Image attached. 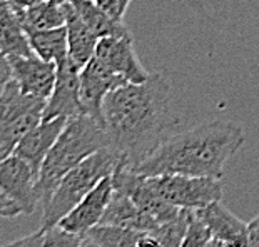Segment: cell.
<instances>
[{
  "label": "cell",
  "instance_id": "d4e9b609",
  "mask_svg": "<svg viewBox=\"0 0 259 247\" xmlns=\"http://www.w3.org/2000/svg\"><path fill=\"white\" fill-rule=\"evenodd\" d=\"M17 216H24V212L19 207L15 201H12L5 192L0 189V217L4 219H14Z\"/></svg>",
  "mask_w": 259,
  "mask_h": 247
},
{
  "label": "cell",
  "instance_id": "7c38bea8",
  "mask_svg": "<svg viewBox=\"0 0 259 247\" xmlns=\"http://www.w3.org/2000/svg\"><path fill=\"white\" fill-rule=\"evenodd\" d=\"M125 84L129 82L92 57L80 70V102L84 112L102 122V104L107 94Z\"/></svg>",
  "mask_w": 259,
  "mask_h": 247
},
{
  "label": "cell",
  "instance_id": "4dcf8cb0",
  "mask_svg": "<svg viewBox=\"0 0 259 247\" xmlns=\"http://www.w3.org/2000/svg\"><path fill=\"white\" fill-rule=\"evenodd\" d=\"M10 2H12L19 10H24V9L32 7V5H37V4L44 2V0H10Z\"/></svg>",
  "mask_w": 259,
  "mask_h": 247
},
{
  "label": "cell",
  "instance_id": "e0dca14e",
  "mask_svg": "<svg viewBox=\"0 0 259 247\" xmlns=\"http://www.w3.org/2000/svg\"><path fill=\"white\" fill-rule=\"evenodd\" d=\"M0 54L4 57L34 54L20 17V10L10 0L0 2Z\"/></svg>",
  "mask_w": 259,
  "mask_h": 247
},
{
  "label": "cell",
  "instance_id": "5b68a950",
  "mask_svg": "<svg viewBox=\"0 0 259 247\" xmlns=\"http://www.w3.org/2000/svg\"><path fill=\"white\" fill-rule=\"evenodd\" d=\"M47 101L24 94L10 79L0 94V161L12 156L24 135L44 119Z\"/></svg>",
  "mask_w": 259,
  "mask_h": 247
},
{
  "label": "cell",
  "instance_id": "9a60e30c",
  "mask_svg": "<svg viewBox=\"0 0 259 247\" xmlns=\"http://www.w3.org/2000/svg\"><path fill=\"white\" fill-rule=\"evenodd\" d=\"M196 216L206 224L212 239L246 247L247 244V224L234 216L221 201L212 202L202 209H196Z\"/></svg>",
  "mask_w": 259,
  "mask_h": 247
},
{
  "label": "cell",
  "instance_id": "7a4b0ae2",
  "mask_svg": "<svg viewBox=\"0 0 259 247\" xmlns=\"http://www.w3.org/2000/svg\"><path fill=\"white\" fill-rule=\"evenodd\" d=\"M242 144L244 130L238 124L211 120L169 135L136 171L144 175L181 174L221 180L226 162Z\"/></svg>",
  "mask_w": 259,
  "mask_h": 247
},
{
  "label": "cell",
  "instance_id": "6da1fadb",
  "mask_svg": "<svg viewBox=\"0 0 259 247\" xmlns=\"http://www.w3.org/2000/svg\"><path fill=\"white\" fill-rule=\"evenodd\" d=\"M176 124L170 87L161 74H151L142 84H125L109 92L102 104L109 147L132 169L139 167L167 139Z\"/></svg>",
  "mask_w": 259,
  "mask_h": 247
},
{
  "label": "cell",
  "instance_id": "2e32d148",
  "mask_svg": "<svg viewBox=\"0 0 259 247\" xmlns=\"http://www.w3.org/2000/svg\"><path fill=\"white\" fill-rule=\"evenodd\" d=\"M64 12L65 29H67L69 59L82 70L96 54L99 35L80 19V15L77 14V10L69 0L64 2Z\"/></svg>",
  "mask_w": 259,
  "mask_h": 247
},
{
  "label": "cell",
  "instance_id": "cb8c5ba5",
  "mask_svg": "<svg viewBox=\"0 0 259 247\" xmlns=\"http://www.w3.org/2000/svg\"><path fill=\"white\" fill-rule=\"evenodd\" d=\"M44 229V247H79L84 235L74 234L70 230L54 224Z\"/></svg>",
  "mask_w": 259,
  "mask_h": 247
},
{
  "label": "cell",
  "instance_id": "ac0fdd59",
  "mask_svg": "<svg viewBox=\"0 0 259 247\" xmlns=\"http://www.w3.org/2000/svg\"><path fill=\"white\" fill-rule=\"evenodd\" d=\"M101 224H111V226H120V227H129L139 232H154L157 229L159 222L156 219H152L149 214L142 212L131 197L119 190L112 192V197L109 201V206Z\"/></svg>",
  "mask_w": 259,
  "mask_h": 247
},
{
  "label": "cell",
  "instance_id": "9c48e42d",
  "mask_svg": "<svg viewBox=\"0 0 259 247\" xmlns=\"http://www.w3.org/2000/svg\"><path fill=\"white\" fill-rule=\"evenodd\" d=\"M94 57L129 84H142L151 77V72H147L136 56L131 34L99 38Z\"/></svg>",
  "mask_w": 259,
  "mask_h": 247
},
{
  "label": "cell",
  "instance_id": "83f0119b",
  "mask_svg": "<svg viewBox=\"0 0 259 247\" xmlns=\"http://www.w3.org/2000/svg\"><path fill=\"white\" fill-rule=\"evenodd\" d=\"M246 247H259V216L247 224V244Z\"/></svg>",
  "mask_w": 259,
  "mask_h": 247
},
{
  "label": "cell",
  "instance_id": "30bf717a",
  "mask_svg": "<svg viewBox=\"0 0 259 247\" xmlns=\"http://www.w3.org/2000/svg\"><path fill=\"white\" fill-rule=\"evenodd\" d=\"M85 114L80 102V69L69 57L57 65V79L52 95L47 98L44 119L75 117Z\"/></svg>",
  "mask_w": 259,
  "mask_h": 247
},
{
  "label": "cell",
  "instance_id": "44dd1931",
  "mask_svg": "<svg viewBox=\"0 0 259 247\" xmlns=\"http://www.w3.org/2000/svg\"><path fill=\"white\" fill-rule=\"evenodd\" d=\"M20 17L24 22L25 32L47 30L65 25L64 4L57 0H44L29 9L20 10Z\"/></svg>",
  "mask_w": 259,
  "mask_h": 247
},
{
  "label": "cell",
  "instance_id": "52a82bcc",
  "mask_svg": "<svg viewBox=\"0 0 259 247\" xmlns=\"http://www.w3.org/2000/svg\"><path fill=\"white\" fill-rule=\"evenodd\" d=\"M112 184L114 190H119L131 197L132 202L142 212L149 214L159 224L172 221L183 211L179 207L169 204L166 199H162L149 182L147 175L137 172L136 169L124 166V164H119L112 172Z\"/></svg>",
  "mask_w": 259,
  "mask_h": 247
},
{
  "label": "cell",
  "instance_id": "7402d4cb",
  "mask_svg": "<svg viewBox=\"0 0 259 247\" xmlns=\"http://www.w3.org/2000/svg\"><path fill=\"white\" fill-rule=\"evenodd\" d=\"M139 230L111 226V224H97L87 230L84 237L94 240L101 247H136L139 239Z\"/></svg>",
  "mask_w": 259,
  "mask_h": 247
},
{
  "label": "cell",
  "instance_id": "1f68e13d",
  "mask_svg": "<svg viewBox=\"0 0 259 247\" xmlns=\"http://www.w3.org/2000/svg\"><path fill=\"white\" fill-rule=\"evenodd\" d=\"M209 247H239L236 244H231V242H226V240H219V239H211L209 242Z\"/></svg>",
  "mask_w": 259,
  "mask_h": 247
},
{
  "label": "cell",
  "instance_id": "e575fe53",
  "mask_svg": "<svg viewBox=\"0 0 259 247\" xmlns=\"http://www.w3.org/2000/svg\"><path fill=\"white\" fill-rule=\"evenodd\" d=\"M0 2H2V0H0Z\"/></svg>",
  "mask_w": 259,
  "mask_h": 247
},
{
  "label": "cell",
  "instance_id": "f546056e",
  "mask_svg": "<svg viewBox=\"0 0 259 247\" xmlns=\"http://www.w3.org/2000/svg\"><path fill=\"white\" fill-rule=\"evenodd\" d=\"M136 247H164L162 242L151 232H141Z\"/></svg>",
  "mask_w": 259,
  "mask_h": 247
},
{
  "label": "cell",
  "instance_id": "8fae6325",
  "mask_svg": "<svg viewBox=\"0 0 259 247\" xmlns=\"http://www.w3.org/2000/svg\"><path fill=\"white\" fill-rule=\"evenodd\" d=\"M10 65L12 80L19 85V89L27 95L38 98H47L52 95L54 85L57 79V65L32 56H15L7 57Z\"/></svg>",
  "mask_w": 259,
  "mask_h": 247
},
{
  "label": "cell",
  "instance_id": "484cf974",
  "mask_svg": "<svg viewBox=\"0 0 259 247\" xmlns=\"http://www.w3.org/2000/svg\"><path fill=\"white\" fill-rule=\"evenodd\" d=\"M2 247H44V229L40 227L37 232L15 239L12 242L4 244Z\"/></svg>",
  "mask_w": 259,
  "mask_h": 247
},
{
  "label": "cell",
  "instance_id": "603a6c76",
  "mask_svg": "<svg viewBox=\"0 0 259 247\" xmlns=\"http://www.w3.org/2000/svg\"><path fill=\"white\" fill-rule=\"evenodd\" d=\"M211 239H212V235L209 232L207 226L196 216L194 211H191L189 224H187L181 247H209Z\"/></svg>",
  "mask_w": 259,
  "mask_h": 247
},
{
  "label": "cell",
  "instance_id": "ba28073f",
  "mask_svg": "<svg viewBox=\"0 0 259 247\" xmlns=\"http://www.w3.org/2000/svg\"><path fill=\"white\" fill-rule=\"evenodd\" d=\"M37 179L38 175L30 164L15 154L0 161V189L17 202L24 216L34 214L40 202L37 195Z\"/></svg>",
  "mask_w": 259,
  "mask_h": 247
},
{
  "label": "cell",
  "instance_id": "836d02e7",
  "mask_svg": "<svg viewBox=\"0 0 259 247\" xmlns=\"http://www.w3.org/2000/svg\"><path fill=\"white\" fill-rule=\"evenodd\" d=\"M131 2L132 0H120V12H122V15H125V12H127V7Z\"/></svg>",
  "mask_w": 259,
  "mask_h": 247
},
{
  "label": "cell",
  "instance_id": "f1b7e54d",
  "mask_svg": "<svg viewBox=\"0 0 259 247\" xmlns=\"http://www.w3.org/2000/svg\"><path fill=\"white\" fill-rule=\"evenodd\" d=\"M12 79V74H10V65H9V60L7 57H4L0 54V94H2L5 84Z\"/></svg>",
  "mask_w": 259,
  "mask_h": 247
},
{
  "label": "cell",
  "instance_id": "4316f807",
  "mask_svg": "<svg viewBox=\"0 0 259 247\" xmlns=\"http://www.w3.org/2000/svg\"><path fill=\"white\" fill-rule=\"evenodd\" d=\"M94 2H96L104 12L111 15V17L117 19V20L124 19L122 12H120V0H94Z\"/></svg>",
  "mask_w": 259,
  "mask_h": 247
},
{
  "label": "cell",
  "instance_id": "277c9868",
  "mask_svg": "<svg viewBox=\"0 0 259 247\" xmlns=\"http://www.w3.org/2000/svg\"><path fill=\"white\" fill-rule=\"evenodd\" d=\"M119 164H122L119 154L111 147H106L84 159L79 166L69 171L59 182L51 199L44 204L42 227H51L57 224L104 177L112 175Z\"/></svg>",
  "mask_w": 259,
  "mask_h": 247
},
{
  "label": "cell",
  "instance_id": "4fadbf2b",
  "mask_svg": "<svg viewBox=\"0 0 259 247\" xmlns=\"http://www.w3.org/2000/svg\"><path fill=\"white\" fill-rule=\"evenodd\" d=\"M114 184L112 175L104 177L96 187H94L72 211H69L65 216L57 222L60 227L70 230L74 234L85 235L87 230L94 226L101 224L104 212H106L109 201L112 197Z\"/></svg>",
  "mask_w": 259,
  "mask_h": 247
},
{
  "label": "cell",
  "instance_id": "8992f818",
  "mask_svg": "<svg viewBox=\"0 0 259 247\" xmlns=\"http://www.w3.org/2000/svg\"><path fill=\"white\" fill-rule=\"evenodd\" d=\"M147 177L157 194L179 209H202L212 202L221 201L223 197V185L219 179L181 174H161Z\"/></svg>",
  "mask_w": 259,
  "mask_h": 247
},
{
  "label": "cell",
  "instance_id": "d6986e66",
  "mask_svg": "<svg viewBox=\"0 0 259 247\" xmlns=\"http://www.w3.org/2000/svg\"><path fill=\"white\" fill-rule=\"evenodd\" d=\"M27 35H29L32 51L42 60L59 65L69 57L67 29H65V25L47 30L27 32Z\"/></svg>",
  "mask_w": 259,
  "mask_h": 247
},
{
  "label": "cell",
  "instance_id": "3957f363",
  "mask_svg": "<svg viewBox=\"0 0 259 247\" xmlns=\"http://www.w3.org/2000/svg\"><path fill=\"white\" fill-rule=\"evenodd\" d=\"M106 147H109V140L101 120L89 114L67 119L38 172L37 195L42 206L52 197L65 174L79 166L84 159Z\"/></svg>",
  "mask_w": 259,
  "mask_h": 247
},
{
  "label": "cell",
  "instance_id": "d6a6232c",
  "mask_svg": "<svg viewBox=\"0 0 259 247\" xmlns=\"http://www.w3.org/2000/svg\"><path fill=\"white\" fill-rule=\"evenodd\" d=\"M79 247H101V245L96 244V242H94V240H91V239L84 237V239H82V242H80Z\"/></svg>",
  "mask_w": 259,
  "mask_h": 247
},
{
  "label": "cell",
  "instance_id": "5bb4252c",
  "mask_svg": "<svg viewBox=\"0 0 259 247\" xmlns=\"http://www.w3.org/2000/svg\"><path fill=\"white\" fill-rule=\"evenodd\" d=\"M65 122H67V117H56L49 120L42 119L34 129L29 130L24 135V139L19 142L14 154L25 159L38 175L42 162L46 161L49 151L56 144L57 137L62 132Z\"/></svg>",
  "mask_w": 259,
  "mask_h": 247
},
{
  "label": "cell",
  "instance_id": "ffe728a7",
  "mask_svg": "<svg viewBox=\"0 0 259 247\" xmlns=\"http://www.w3.org/2000/svg\"><path fill=\"white\" fill-rule=\"evenodd\" d=\"M69 2L74 5V9L80 15V19L96 32L99 38L129 34L127 27L124 25L122 20H117L106 14L94 0H69Z\"/></svg>",
  "mask_w": 259,
  "mask_h": 247
}]
</instances>
